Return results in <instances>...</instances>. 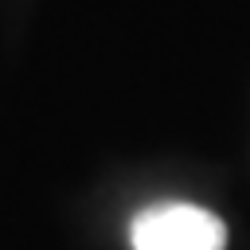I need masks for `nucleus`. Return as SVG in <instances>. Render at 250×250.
Segmentation results:
<instances>
[{
  "label": "nucleus",
  "mask_w": 250,
  "mask_h": 250,
  "mask_svg": "<svg viewBox=\"0 0 250 250\" xmlns=\"http://www.w3.org/2000/svg\"><path fill=\"white\" fill-rule=\"evenodd\" d=\"M133 250H227V227L195 203H152L129 227Z\"/></svg>",
  "instance_id": "f257e3e1"
}]
</instances>
